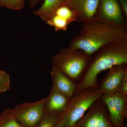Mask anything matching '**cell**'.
<instances>
[{"mask_svg":"<svg viewBox=\"0 0 127 127\" xmlns=\"http://www.w3.org/2000/svg\"><path fill=\"white\" fill-rule=\"evenodd\" d=\"M122 10L127 17V0H118Z\"/></svg>","mask_w":127,"mask_h":127,"instance_id":"21","label":"cell"},{"mask_svg":"<svg viewBox=\"0 0 127 127\" xmlns=\"http://www.w3.org/2000/svg\"><path fill=\"white\" fill-rule=\"evenodd\" d=\"M47 97L35 102H24L13 109L17 120L23 127H36L46 113Z\"/></svg>","mask_w":127,"mask_h":127,"instance_id":"5","label":"cell"},{"mask_svg":"<svg viewBox=\"0 0 127 127\" xmlns=\"http://www.w3.org/2000/svg\"><path fill=\"white\" fill-rule=\"evenodd\" d=\"M102 79L99 87L103 94H111L118 92L121 82L127 73V64L113 67Z\"/></svg>","mask_w":127,"mask_h":127,"instance_id":"10","label":"cell"},{"mask_svg":"<svg viewBox=\"0 0 127 127\" xmlns=\"http://www.w3.org/2000/svg\"><path fill=\"white\" fill-rule=\"evenodd\" d=\"M55 15L65 19L70 23L77 21L76 16L74 12L65 5L59 7Z\"/></svg>","mask_w":127,"mask_h":127,"instance_id":"17","label":"cell"},{"mask_svg":"<svg viewBox=\"0 0 127 127\" xmlns=\"http://www.w3.org/2000/svg\"><path fill=\"white\" fill-rule=\"evenodd\" d=\"M61 113L46 112L43 117L36 127H55Z\"/></svg>","mask_w":127,"mask_h":127,"instance_id":"15","label":"cell"},{"mask_svg":"<svg viewBox=\"0 0 127 127\" xmlns=\"http://www.w3.org/2000/svg\"><path fill=\"white\" fill-rule=\"evenodd\" d=\"M118 92L127 95V73L125 75L121 82Z\"/></svg>","mask_w":127,"mask_h":127,"instance_id":"20","label":"cell"},{"mask_svg":"<svg viewBox=\"0 0 127 127\" xmlns=\"http://www.w3.org/2000/svg\"><path fill=\"white\" fill-rule=\"evenodd\" d=\"M127 39L126 25H116L94 17L84 22L68 46L92 56L101 48Z\"/></svg>","mask_w":127,"mask_h":127,"instance_id":"1","label":"cell"},{"mask_svg":"<svg viewBox=\"0 0 127 127\" xmlns=\"http://www.w3.org/2000/svg\"><path fill=\"white\" fill-rule=\"evenodd\" d=\"M64 5V0H45L42 5L35 11L34 14L46 23L55 15L57 10Z\"/></svg>","mask_w":127,"mask_h":127,"instance_id":"13","label":"cell"},{"mask_svg":"<svg viewBox=\"0 0 127 127\" xmlns=\"http://www.w3.org/2000/svg\"><path fill=\"white\" fill-rule=\"evenodd\" d=\"M64 2L76 14L77 21L83 23L95 16L99 0H64Z\"/></svg>","mask_w":127,"mask_h":127,"instance_id":"9","label":"cell"},{"mask_svg":"<svg viewBox=\"0 0 127 127\" xmlns=\"http://www.w3.org/2000/svg\"><path fill=\"white\" fill-rule=\"evenodd\" d=\"M55 127H65V125L62 122L61 120H58V122L56 125Z\"/></svg>","mask_w":127,"mask_h":127,"instance_id":"23","label":"cell"},{"mask_svg":"<svg viewBox=\"0 0 127 127\" xmlns=\"http://www.w3.org/2000/svg\"><path fill=\"white\" fill-rule=\"evenodd\" d=\"M0 127H23L16 119L13 109H8L0 114Z\"/></svg>","mask_w":127,"mask_h":127,"instance_id":"14","label":"cell"},{"mask_svg":"<svg viewBox=\"0 0 127 127\" xmlns=\"http://www.w3.org/2000/svg\"><path fill=\"white\" fill-rule=\"evenodd\" d=\"M127 64V39L101 48L92 56L84 75L77 83L75 94L89 88H98V75L113 67Z\"/></svg>","mask_w":127,"mask_h":127,"instance_id":"2","label":"cell"},{"mask_svg":"<svg viewBox=\"0 0 127 127\" xmlns=\"http://www.w3.org/2000/svg\"><path fill=\"white\" fill-rule=\"evenodd\" d=\"M72 127H114L109 120L104 104L98 99L89 111Z\"/></svg>","mask_w":127,"mask_h":127,"instance_id":"7","label":"cell"},{"mask_svg":"<svg viewBox=\"0 0 127 127\" xmlns=\"http://www.w3.org/2000/svg\"><path fill=\"white\" fill-rule=\"evenodd\" d=\"M51 75L52 88L71 99L75 95L77 83L73 81L61 71L53 67Z\"/></svg>","mask_w":127,"mask_h":127,"instance_id":"11","label":"cell"},{"mask_svg":"<svg viewBox=\"0 0 127 127\" xmlns=\"http://www.w3.org/2000/svg\"><path fill=\"white\" fill-rule=\"evenodd\" d=\"M92 56L81 50L69 47L60 50L52 58L53 68L61 71L73 81L78 83L81 79Z\"/></svg>","mask_w":127,"mask_h":127,"instance_id":"3","label":"cell"},{"mask_svg":"<svg viewBox=\"0 0 127 127\" xmlns=\"http://www.w3.org/2000/svg\"><path fill=\"white\" fill-rule=\"evenodd\" d=\"M46 97L45 109L46 112L50 113H61L65 109L70 100L52 88Z\"/></svg>","mask_w":127,"mask_h":127,"instance_id":"12","label":"cell"},{"mask_svg":"<svg viewBox=\"0 0 127 127\" xmlns=\"http://www.w3.org/2000/svg\"><path fill=\"white\" fill-rule=\"evenodd\" d=\"M94 17L109 23L126 25L118 0H99L97 11Z\"/></svg>","mask_w":127,"mask_h":127,"instance_id":"8","label":"cell"},{"mask_svg":"<svg viewBox=\"0 0 127 127\" xmlns=\"http://www.w3.org/2000/svg\"><path fill=\"white\" fill-rule=\"evenodd\" d=\"M10 88V76L4 70H0V93L5 92Z\"/></svg>","mask_w":127,"mask_h":127,"instance_id":"19","label":"cell"},{"mask_svg":"<svg viewBox=\"0 0 127 127\" xmlns=\"http://www.w3.org/2000/svg\"><path fill=\"white\" fill-rule=\"evenodd\" d=\"M29 6L32 8H33L36 6L37 4L42 0H28Z\"/></svg>","mask_w":127,"mask_h":127,"instance_id":"22","label":"cell"},{"mask_svg":"<svg viewBox=\"0 0 127 127\" xmlns=\"http://www.w3.org/2000/svg\"><path fill=\"white\" fill-rule=\"evenodd\" d=\"M46 23L54 27L55 31H67L70 23L65 19L55 15Z\"/></svg>","mask_w":127,"mask_h":127,"instance_id":"16","label":"cell"},{"mask_svg":"<svg viewBox=\"0 0 127 127\" xmlns=\"http://www.w3.org/2000/svg\"><path fill=\"white\" fill-rule=\"evenodd\" d=\"M127 127V125H125V127Z\"/></svg>","mask_w":127,"mask_h":127,"instance_id":"24","label":"cell"},{"mask_svg":"<svg viewBox=\"0 0 127 127\" xmlns=\"http://www.w3.org/2000/svg\"><path fill=\"white\" fill-rule=\"evenodd\" d=\"M25 0H0V6L14 10H20L23 8Z\"/></svg>","mask_w":127,"mask_h":127,"instance_id":"18","label":"cell"},{"mask_svg":"<svg viewBox=\"0 0 127 127\" xmlns=\"http://www.w3.org/2000/svg\"><path fill=\"white\" fill-rule=\"evenodd\" d=\"M103 93L99 88H89L75 94L62 113L59 119L65 127H73Z\"/></svg>","mask_w":127,"mask_h":127,"instance_id":"4","label":"cell"},{"mask_svg":"<svg viewBox=\"0 0 127 127\" xmlns=\"http://www.w3.org/2000/svg\"><path fill=\"white\" fill-rule=\"evenodd\" d=\"M101 100L107 106L109 119L114 127H124L127 117V95L118 92L111 94H103Z\"/></svg>","mask_w":127,"mask_h":127,"instance_id":"6","label":"cell"}]
</instances>
